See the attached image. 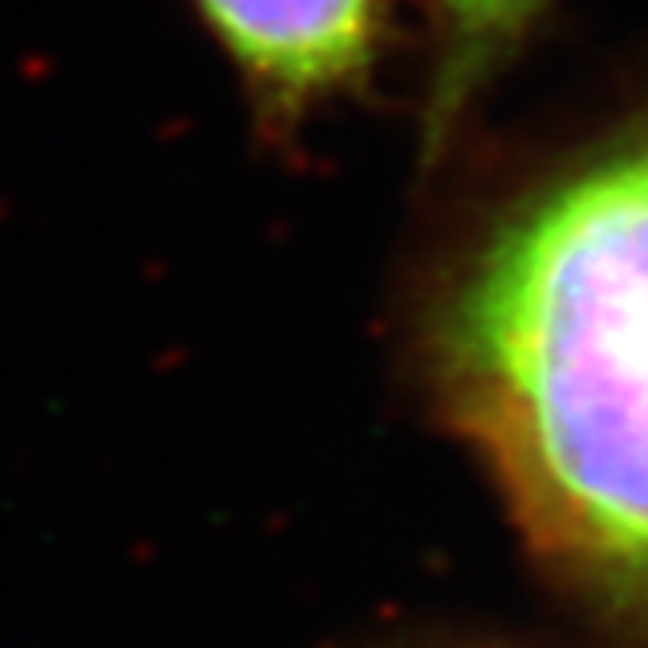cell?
Segmentation results:
<instances>
[{"label":"cell","instance_id":"6da1fadb","mask_svg":"<svg viewBox=\"0 0 648 648\" xmlns=\"http://www.w3.org/2000/svg\"><path fill=\"white\" fill-rule=\"evenodd\" d=\"M438 375L535 547L648 582V134L508 219L449 301Z\"/></svg>","mask_w":648,"mask_h":648},{"label":"cell","instance_id":"7a4b0ae2","mask_svg":"<svg viewBox=\"0 0 648 648\" xmlns=\"http://www.w3.org/2000/svg\"><path fill=\"white\" fill-rule=\"evenodd\" d=\"M239 75L274 114L367 75L383 32V0H191Z\"/></svg>","mask_w":648,"mask_h":648},{"label":"cell","instance_id":"3957f363","mask_svg":"<svg viewBox=\"0 0 648 648\" xmlns=\"http://www.w3.org/2000/svg\"><path fill=\"white\" fill-rule=\"evenodd\" d=\"M547 0H430L438 24V67L430 86V129L441 137L484 83L520 51Z\"/></svg>","mask_w":648,"mask_h":648}]
</instances>
